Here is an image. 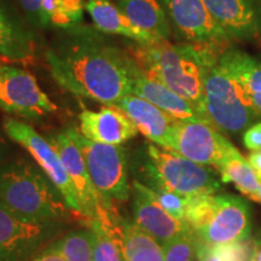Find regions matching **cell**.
I'll list each match as a JSON object with an SVG mask.
<instances>
[{"instance_id": "obj_1", "label": "cell", "mask_w": 261, "mask_h": 261, "mask_svg": "<svg viewBox=\"0 0 261 261\" xmlns=\"http://www.w3.org/2000/svg\"><path fill=\"white\" fill-rule=\"evenodd\" d=\"M46 61L54 80L77 97L115 106L132 94L138 62L91 29L64 33L46 51Z\"/></svg>"}, {"instance_id": "obj_2", "label": "cell", "mask_w": 261, "mask_h": 261, "mask_svg": "<svg viewBox=\"0 0 261 261\" xmlns=\"http://www.w3.org/2000/svg\"><path fill=\"white\" fill-rule=\"evenodd\" d=\"M223 51L191 42L172 44L168 40L137 44L133 48L135 60L142 69L191 103L207 122L210 120L204 110V76Z\"/></svg>"}, {"instance_id": "obj_3", "label": "cell", "mask_w": 261, "mask_h": 261, "mask_svg": "<svg viewBox=\"0 0 261 261\" xmlns=\"http://www.w3.org/2000/svg\"><path fill=\"white\" fill-rule=\"evenodd\" d=\"M0 202L34 221L60 223L75 213L45 172L27 159L0 165Z\"/></svg>"}, {"instance_id": "obj_4", "label": "cell", "mask_w": 261, "mask_h": 261, "mask_svg": "<svg viewBox=\"0 0 261 261\" xmlns=\"http://www.w3.org/2000/svg\"><path fill=\"white\" fill-rule=\"evenodd\" d=\"M136 172L139 182L152 190H168L194 197L215 195L221 188V179L207 166L155 144H146L136 155Z\"/></svg>"}, {"instance_id": "obj_5", "label": "cell", "mask_w": 261, "mask_h": 261, "mask_svg": "<svg viewBox=\"0 0 261 261\" xmlns=\"http://www.w3.org/2000/svg\"><path fill=\"white\" fill-rule=\"evenodd\" d=\"M185 223L202 243L214 247L250 237L248 204L232 195L188 197Z\"/></svg>"}, {"instance_id": "obj_6", "label": "cell", "mask_w": 261, "mask_h": 261, "mask_svg": "<svg viewBox=\"0 0 261 261\" xmlns=\"http://www.w3.org/2000/svg\"><path fill=\"white\" fill-rule=\"evenodd\" d=\"M204 110L210 122L226 135H238L254 125L259 114L236 77L219 62L204 76Z\"/></svg>"}, {"instance_id": "obj_7", "label": "cell", "mask_w": 261, "mask_h": 261, "mask_svg": "<svg viewBox=\"0 0 261 261\" xmlns=\"http://www.w3.org/2000/svg\"><path fill=\"white\" fill-rule=\"evenodd\" d=\"M77 140L86 161L87 171L94 188L108 211L113 201L129 197L128 156L121 145H108L91 142L77 129Z\"/></svg>"}, {"instance_id": "obj_8", "label": "cell", "mask_w": 261, "mask_h": 261, "mask_svg": "<svg viewBox=\"0 0 261 261\" xmlns=\"http://www.w3.org/2000/svg\"><path fill=\"white\" fill-rule=\"evenodd\" d=\"M48 142L60 155L65 171L69 175L84 218L114 221L113 213L108 211L87 171L86 161L77 140L76 128H65L48 137Z\"/></svg>"}, {"instance_id": "obj_9", "label": "cell", "mask_w": 261, "mask_h": 261, "mask_svg": "<svg viewBox=\"0 0 261 261\" xmlns=\"http://www.w3.org/2000/svg\"><path fill=\"white\" fill-rule=\"evenodd\" d=\"M168 150L202 166L219 168L238 152L226 137L210 122L177 121L173 126Z\"/></svg>"}, {"instance_id": "obj_10", "label": "cell", "mask_w": 261, "mask_h": 261, "mask_svg": "<svg viewBox=\"0 0 261 261\" xmlns=\"http://www.w3.org/2000/svg\"><path fill=\"white\" fill-rule=\"evenodd\" d=\"M0 109L29 120L56 112L57 107L28 70L0 63Z\"/></svg>"}, {"instance_id": "obj_11", "label": "cell", "mask_w": 261, "mask_h": 261, "mask_svg": "<svg viewBox=\"0 0 261 261\" xmlns=\"http://www.w3.org/2000/svg\"><path fill=\"white\" fill-rule=\"evenodd\" d=\"M3 128L10 139L14 140L15 143H17L31 154L39 167L45 172V174L51 179L52 182L58 188V190L62 192L71 210L76 214L83 215L76 197V192L74 190L69 175L65 171L60 155L51 143L46 138H44L40 133H38L32 126H29L28 123L11 119V117H6L4 120Z\"/></svg>"}, {"instance_id": "obj_12", "label": "cell", "mask_w": 261, "mask_h": 261, "mask_svg": "<svg viewBox=\"0 0 261 261\" xmlns=\"http://www.w3.org/2000/svg\"><path fill=\"white\" fill-rule=\"evenodd\" d=\"M171 27L185 42L225 50L231 39L215 22L203 0H161Z\"/></svg>"}, {"instance_id": "obj_13", "label": "cell", "mask_w": 261, "mask_h": 261, "mask_svg": "<svg viewBox=\"0 0 261 261\" xmlns=\"http://www.w3.org/2000/svg\"><path fill=\"white\" fill-rule=\"evenodd\" d=\"M58 223L18 217L0 202V261H28L56 234Z\"/></svg>"}, {"instance_id": "obj_14", "label": "cell", "mask_w": 261, "mask_h": 261, "mask_svg": "<svg viewBox=\"0 0 261 261\" xmlns=\"http://www.w3.org/2000/svg\"><path fill=\"white\" fill-rule=\"evenodd\" d=\"M133 223L140 230L155 238L161 246L190 231L185 221L178 220L168 213L155 196L151 189L135 180L133 184Z\"/></svg>"}, {"instance_id": "obj_15", "label": "cell", "mask_w": 261, "mask_h": 261, "mask_svg": "<svg viewBox=\"0 0 261 261\" xmlns=\"http://www.w3.org/2000/svg\"><path fill=\"white\" fill-rule=\"evenodd\" d=\"M211 15L231 40L261 38V8L257 0H203Z\"/></svg>"}, {"instance_id": "obj_16", "label": "cell", "mask_w": 261, "mask_h": 261, "mask_svg": "<svg viewBox=\"0 0 261 261\" xmlns=\"http://www.w3.org/2000/svg\"><path fill=\"white\" fill-rule=\"evenodd\" d=\"M79 132L91 142L122 145L138 135V128L121 109L108 106L79 114Z\"/></svg>"}, {"instance_id": "obj_17", "label": "cell", "mask_w": 261, "mask_h": 261, "mask_svg": "<svg viewBox=\"0 0 261 261\" xmlns=\"http://www.w3.org/2000/svg\"><path fill=\"white\" fill-rule=\"evenodd\" d=\"M114 107L121 109L132 120L139 132L152 144L168 150L173 126L177 120L136 94L126 96Z\"/></svg>"}, {"instance_id": "obj_18", "label": "cell", "mask_w": 261, "mask_h": 261, "mask_svg": "<svg viewBox=\"0 0 261 261\" xmlns=\"http://www.w3.org/2000/svg\"><path fill=\"white\" fill-rule=\"evenodd\" d=\"M132 94L144 98L177 121H205L191 103L149 76L139 64L133 76Z\"/></svg>"}, {"instance_id": "obj_19", "label": "cell", "mask_w": 261, "mask_h": 261, "mask_svg": "<svg viewBox=\"0 0 261 261\" xmlns=\"http://www.w3.org/2000/svg\"><path fill=\"white\" fill-rule=\"evenodd\" d=\"M85 10L90 15L97 31L125 37L139 45L159 42L158 39L149 33L136 27L119 6L113 4L110 0H86Z\"/></svg>"}, {"instance_id": "obj_20", "label": "cell", "mask_w": 261, "mask_h": 261, "mask_svg": "<svg viewBox=\"0 0 261 261\" xmlns=\"http://www.w3.org/2000/svg\"><path fill=\"white\" fill-rule=\"evenodd\" d=\"M219 62L240 81L261 117V60L247 52L227 47L219 55Z\"/></svg>"}, {"instance_id": "obj_21", "label": "cell", "mask_w": 261, "mask_h": 261, "mask_svg": "<svg viewBox=\"0 0 261 261\" xmlns=\"http://www.w3.org/2000/svg\"><path fill=\"white\" fill-rule=\"evenodd\" d=\"M117 6L136 27L159 41L171 37V23L160 0H119Z\"/></svg>"}, {"instance_id": "obj_22", "label": "cell", "mask_w": 261, "mask_h": 261, "mask_svg": "<svg viewBox=\"0 0 261 261\" xmlns=\"http://www.w3.org/2000/svg\"><path fill=\"white\" fill-rule=\"evenodd\" d=\"M117 238L123 261H165L163 246L135 223L120 221Z\"/></svg>"}, {"instance_id": "obj_23", "label": "cell", "mask_w": 261, "mask_h": 261, "mask_svg": "<svg viewBox=\"0 0 261 261\" xmlns=\"http://www.w3.org/2000/svg\"><path fill=\"white\" fill-rule=\"evenodd\" d=\"M33 41L27 31L12 19L0 4V57L25 62L33 56Z\"/></svg>"}, {"instance_id": "obj_24", "label": "cell", "mask_w": 261, "mask_h": 261, "mask_svg": "<svg viewBox=\"0 0 261 261\" xmlns=\"http://www.w3.org/2000/svg\"><path fill=\"white\" fill-rule=\"evenodd\" d=\"M218 171L220 173L221 181L224 184L232 182L243 195H246L250 200L259 202L257 190H259L260 178L248 162V160L244 159L240 151L230 156L218 168Z\"/></svg>"}, {"instance_id": "obj_25", "label": "cell", "mask_w": 261, "mask_h": 261, "mask_svg": "<svg viewBox=\"0 0 261 261\" xmlns=\"http://www.w3.org/2000/svg\"><path fill=\"white\" fill-rule=\"evenodd\" d=\"M84 0H44L41 27L71 29L84 18Z\"/></svg>"}, {"instance_id": "obj_26", "label": "cell", "mask_w": 261, "mask_h": 261, "mask_svg": "<svg viewBox=\"0 0 261 261\" xmlns=\"http://www.w3.org/2000/svg\"><path fill=\"white\" fill-rule=\"evenodd\" d=\"M65 261H93L96 233L93 228H81L54 242Z\"/></svg>"}, {"instance_id": "obj_27", "label": "cell", "mask_w": 261, "mask_h": 261, "mask_svg": "<svg viewBox=\"0 0 261 261\" xmlns=\"http://www.w3.org/2000/svg\"><path fill=\"white\" fill-rule=\"evenodd\" d=\"M91 227L96 233L93 261H123L117 238L116 220L107 223L99 219H91Z\"/></svg>"}, {"instance_id": "obj_28", "label": "cell", "mask_w": 261, "mask_h": 261, "mask_svg": "<svg viewBox=\"0 0 261 261\" xmlns=\"http://www.w3.org/2000/svg\"><path fill=\"white\" fill-rule=\"evenodd\" d=\"M163 250L165 261H197V238L190 230L163 246Z\"/></svg>"}, {"instance_id": "obj_29", "label": "cell", "mask_w": 261, "mask_h": 261, "mask_svg": "<svg viewBox=\"0 0 261 261\" xmlns=\"http://www.w3.org/2000/svg\"><path fill=\"white\" fill-rule=\"evenodd\" d=\"M214 249L224 261H250L254 250V240L249 237L247 240L214 246Z\"/></svg>"}, {"instance_id": "obj_30", "label": "cell", "mask_w": 261, "mask_h": 261, "mask_svg": "<svg viewBox=\"0 0 261 261\" xmlns=\"http://www.w3.org/2000/svg\"><path fill=\"white\" fill-rule=\"evenodd\" d=\"M151 192L155 196L156 200L159 201V203L169 214L177 218L178 220L185 221V208H187L188 197L174 194L172 191L163 190V189H159V190H152L151 189Z\"/></svg>"}, {"instance_id": "obj_31", "label": "cell", "mask_w": 261, "mask_h": 261, "mask_svg": "<svg viewBox=\"0 0 261 261\" xmlns=\"http://www.w3.org/2000/svg\"><path fill=\"white\" fill-rule=\"evenodd\" d=\"M18 2L24 14L27 15L28 21L33 25L41 27V8L44 0H18Z\"/></svg>"}, {"instance_id": "obj_32", "label": "cell", "mask_w": 261, "mask_h": 261, "mask_svg": "<svg viewBox=\"0 0 261 261\" xmlns=\"http://www.w3.org/2000/svg\"><path fill=\"white\" fill-rule=\"evenodd\" d=\"M243 144L250 151H261V121L244 130Z\"/></svg>"}, {"instance_id": "obj_33", "label": "cell", "mask_w": 261, "mask_h": 261, "mask_svg": "<svg viewBox=\"0 0 261 261\" xmlns=\"http://www.w3.org/2000/svg\"><path fill=\"white\" fill-rule=\"evenodd\" d=\"M31 261H65V259L60 253V250L57 249V247L54 243H51L50 246L42 249L40 253L35 254Z\"/></svg>"}, {"instance_id": "obj_34", "label": "cell", "mask_w": 261, "mask_h": 261, "mask_svg": "<svg viewBox=\"0 0 261 261\" xmlns=\"http://www.w3.org/2000/svg\"><path fill=\"white\" fill-rule=\"evenodd\" d=\"M197 261H224L214 247L200 242L197 240Z\"/></svg>"}, {"instance_id": "obj_35", "label": "cell", "mask_w": 261, "mask_h": 261, "mask_svg": "<svg viewBox=\"0 0 261 261\" xmlns=\"http://www.w3.org/2000/svg\"><path fill=\"white\" fill-rule=\"evenodd\" d=\"M247 160L261 179V151H253L252 154L248 156Z\"/></svg>"}, {"instance_id": "obj_36", "label": "cell", "mask_w": 261, "mask_h": 261, "mask_svg": "<svg viewBox=\"0 0 261 261\" xmlns=\"http://www.w3.org/2000/svg\"><path fill=\"white\" fill-rule=\"evenodd\" d=\"M10 151V146L6 142V139L4 138V136L0 133V165H3L5 161L6 156H8Z\"/></svg>"}, {"instance_id": "obj_37", "label": "cell", "mask_w": 261, "mask_h": 261, "mask_svg": "<svg viewBox=\"0 0 261 261\" xmlns=\"http://www.w3.org/2000/svg\"><path fill=\"white\" fill-rule=\"evenodd\" d=\"M250 261H261V236L254 240V250Z\"/></svg>"}, {"instance_id": "obj_38", "label": "cell", "mask_w": 261, "mask_h": 261, "mask_svg": "<svg viewBox=\"0 0 261 261\" xmlns=\"http://www.w3.org/2000/svg\"><path fill=\"white\" fill-rule=\"evenodd\" d=\"M257 196H259V203H261V179L259 184V190H257Z\"/></svg>"}]
</instances>
